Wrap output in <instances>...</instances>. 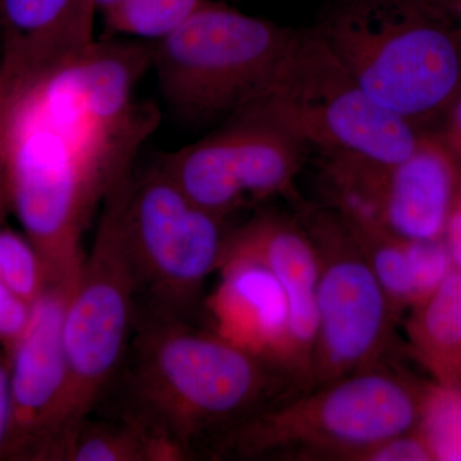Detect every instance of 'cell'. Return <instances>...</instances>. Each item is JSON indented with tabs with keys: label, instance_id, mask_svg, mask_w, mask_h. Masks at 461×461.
I'll return each mask as SVG.
<instances>
[{
	"label": "cell",
	"instance_id": "6da1fadb",
	"mask_svg": "<svg viewBox=\"0 0 461 461\" xmlns=\"http://www.w3.org/2000/svg\"><path fill=\"white\" fill-rule=\"evenodd\" d=\"M121 417L138 421L181 460L281 399L290 381L271 364L187 320L138 304L120 375Z\"/></svg>",
	"mask_w": 461,
	"mask_h": 461
},
{
	"label": "cell",
	"instance_id": "7a4b0ae2",
	"mask_svg": "<svg viewBox=\"0 0 461 461\" xmlns=\"http://www.w3.org/2000/svg\"><path fill=\"white\" fill-rule=\"evenodd\" d=\"M135 154L91 123L62 74L21 99L5 158L9 200L51 284L80 268L91 215L131 173Z\"/></svg>",
	"mask_w": 461,
	"mask_h": 461
},
{
	"label": "cell",
	"instance_id": "3957f363",
	"mask_svg": "<svg viewBox=\"0 0 461 461\" xmlns=\"http://www.w3.org/2000/svg\"><path fill=\"white\" fill-rule=\"evenodd\" d=\"M315 30L375 103L415 127L461 94L451 0H339Z\"/></svg>",
	"mask_w": 461,
	"mask_h": 461
},
{
	"label": "cell",
	"instance_id": "277c9868",
	"mask_svg": "<svg viewBox=\"0 0 461 461\" xmlns=\"http://www.w3.org/2000/svg\"><path fill=\"white\" fill-rule=\"evenodd\" d=\"M426 382L377 366L285 395L215 446L245 459L357 460L414 429Z\"/></svg>",
	"mask_w": 461,
	"mask_h": 461
},
{
	"label": "cell",
	"instance_id": "5b68a950",
	"mask_svg": "<svg viewBox=\"0 0 461 461\" xmlns=\"http://www.w3.org/2000/svg\"><path fill=\"white\" fill-rule=\"evenodd\" d=\"M232 117L275 127L323 154L397 162L418 127L375 103L315 29L294 33L272 74Z\"/></svg>",
	"mask_w": 461,
	"mask_h": 461
},
{
	"label": "cell",
	"instance_id": "8992f818",
	"mask_svg": "<svg viewBox=\"0 0 461 461\" xmlns=\"http://www.w3.org/2000/svg\"><path fill=\"white\" fill-rule=\"evenodd\" d=\"M103 202L90 254L85 256L63 318L68 381L47 460H56L69 435L114 384L131 342L138 287L124 242L121 203L124 181Z\"/></svg>",
	"mask_w": 461,
	"mask_h": 461
},
{
	"label": "cell",
	"instance_id": "52a82bcc",
	"mask_svg": "<svg viewBox=\"0 0 461 461\" xmlns=\"http://www.w3.org/2000/svg\"><path fill=\"white\" fill-rule=\"evenodd\" d=\"M294 33L203 0L176 32L154 44L163 96L190 122L232 115L272 74Z\"/></svg>",
	"mask_w": 461,
	"mask_h": 461
},
{
	"label": "cell",
	"instance_id": "ba28073f",
	"mask_svg": "<svg viewBox=\"0 0 461 461\" xmlns=\"http://www.w3.org/2000/svg\"><path fill=\"white\" fill-rule=\"evenodd\" d=\"M121 218L138 304L189 321L222 262L223 218L194 204L162 167L127 177Z\"/></svg>",
	"mask_w": 461,
	"mask_h": 461
},
{
	"label": "cell",
	"instance_id": "9c48e42d",
	"mask_svg": "<svg viewBox=\"0 0 461 461\" xmlns=\"http://www.w3.org/2000/svg\"><path fill=\"white\" fill-rule=\"evenodd\" d=\"M320 277L312 388L379 366L396 315L359 242L338 212L305 208Z\"/></svg>",
	"mask_w": 461,
	"mask_h": 461
},
{
	"label": "cell",
	"instance_id": "30bf717a",
	"mask_svg": "<svg viewBox=\"0 0 461 461\" xmlns=\"http://www.w3.org/2000/svg\"><path fill=\"white\" fill-rule=\"evenodd\" d=\"M339 213L372 221L405 240H441L456 205L461 165L437 135H421L397 162L323 154Z\"/></svg>",
	"mask_w": 461,
	"mask_h": 461
},
{
	"label": "cell",
	"instance_id": "8fae6325",
	"mask_svg": "<svg viewBox=\"0 0 461 461\" xmlns=\"http://www.w3.org/2000/svg\"><path fill=\"white\" fill-rule=\"evenodd\" d=\"M80 269L53 282L33 303L26 330L9 350L12 429L5 459L47 460L68 381L63 318Z\"/></svg>",
	"mask_w": 461,
	"mask_h": 461
},
{
	"label": "cell",
	"instance_id": "7c38bea8",
	"mask_svg": "<svg viewBox=\"0 0 461 461\" xmlns=\"http://www.w3.org/2000/svg\"><path fill=\"white\" fill-rule=\"evenodd\" d=\"M223 257L256 260L280 284L286 302L280 369L297 391L309 390L317 333L320 266L308 232L299 221L272 215L256 218L227 235Z\"/></svg>",
	"mask_w": 461,
	"mask_h": 461
},
{
	"label": "cell",
	"instance_id": "4fadbf2b",
	"mask_svg": "<svg viewBox=\"0 0 461 461\" xmlns=\"http://www.w3.org/2000/svg\"><path fill=\"white\" fill-rule=\"evenodd\" d=\"M90 0H0V71L29 93L94 41Z\"/></svg>",
	"mask_w": 461,
	"mask_h": 461
},
{
	"label": "cell",
	"instance_id": "5bb4252c",
	"mask_svg": "<svg viewBox=\"0 0 461 461\" xmlns=\"http://www.w3.org/2000/svg\"><path fill=\"white\" fill-rule=\"evenodd\" d=\"M153 42L94 41L60 69L93 124L115 139L142 144L158 113L136 105L133 90L153 67Z\"/></svg>",
	"mask_w": 461,
	"mask_h": 461
},
{
	"label": "cell",
	"instance_id": "9a60e30c",
	"mask_svg": "<svg viewBox=\"0 0 461 461\" xmlns=\"http://www.w3.org/2000/svg\"><path fill=\"white\" fill-rule=\"evenodd\" d=\"M218 272L221 280L204 303L212 332L281 372L286 302L280 284L247 258L223 257Z\"/></svg>",
	"mask_w": 461,
	"mask_h": 461
},
{
	"label": "cell",
	"instance_id": "2e32d148",
	"mask_svg": "<svg viewBox=\"0 0 461 461\" xmlns=\"http://www.w3.org/2000/svg\"><path fill=\"white\" fill-rule=\"evenodd\" d=\"M211 140L224 190L238 208L286 193L302 167L304 147L259 121L232 117Z\"/></svg>",
	"mask_w": 461,
	"mask_h": 461
},
{
	"label": "cell",
	"instance_id": "e0dca14e",
	"mask_svg": "<svg viewBox=\"0 0 461 461\" xmlns=\"http://www.w3.org/2000/svg\"><path fill=\"white\" fill-rule=\"evenodd\" d=\"M406 324L412 357L441 386L461 390V271L454 268Z\"/></svg>",
	"mask_w": 461,
	"mask_h": 461
},
{
	"label": "cell",
	"instance_id": "ac0fdd59",
	"mask_svg": "<svg viewBox=\"0 0 461 461\" xmlns=\"http://www.w3.org/2000/svg\"><path fill=\"white\" fill-rule=\"evenodd\" d=\"M66 461H176L177 453L138 421L86 418L69 435L57 455Z\"/></svg>",
	"mask_w": 461,
	"mask_h": 461
},
{
	"label": "cell",
	"instance_id": "d6986e66",
	"mask_svg": "<svg viewBox=\"0 0 461 461\" xmlns=\"http://www.w3.org/2000/svg\"><path fill=\"white\" fill-rule=\"evenodd\" d=\"M339 213V212H338ZM359 242L396 317L415 305V288L405 239L372 221L339 213Z\"/></svg>",
	"mask_w": 461,
	"mask_h": 461
},
{
	"label": "cell",
	"instance_id": "ffe728a7",
	"mask_svg": "<svg viewBox=\"0 0 461 461\" xmlns=\"http://www.w3.org/2000/svg\"><path fill=\"white\" fill-rule=\"evenodd\" d=\"M203 0H118L103 12L105 25L114 32L151 42L178 29Z\"/></svg>",
	"mask_w": 461,
	"mask_h": 461
},
{
	"label": "cell",
	"instance_id": "44dd1931",
	"mask_svg": "<svg viewBox=\"0 0 461 461\" xmlns=\"http://www.w3.org/2000/svg\"><path fill=\"white\" fill-rule=\"evenodd\" d=\"M417 429L433 461H461V390L426 382Z\"/></svg>",
	"mask_w": 461,
	"mask_h": 461
},
{
	"label": "cell",
	"instance_id": "7402d4cb",
	"mask_svg": "<svg viewBox=\"0 0 461 461\" xmlns=\"http://www.w3.org/2000/svg\"><path fill=\"white\" fill-rule=\"evenodd\" d=\"M0 284L33 304L50 286L47 264L25 233L0 227Z\"/></svg>",
	"mask_w": 461,
	"mask_h": 461
},
{
	"label": "cell",
	"instance_id": "603a6c76",
	"mask_svg": "<svg viewBox=\"0 0 461 461\" xmlns=\"http://www.w3.org/2000/svg\"><path fill=\"white\" fill-rule=\"evenodd\" d=\"M405 247L414 281L415 305H418L450 275L454 263L444 239L405 240Z\"/></svg>",
	"mask_w": 461,
	"mask_h": 461
},
{
	"label": "cell",
	"instance_id": "cb8c5ba5",
	"mask_svg": "<svg viewBox=\"0 0 461 461\" xmlns=\"http://www.w3.org/2000/svg\"><path fill=\"white\" fill-rule=\"evenodd\" d=\"M360 461H433L429 446L420 430L402 433L375 445L360 455Z\"/></svg>",
	"mask_w": 461,
	"mask_h": 461
},
{
	"label": "cell",
	"instance_id": "d4e9b609",
	"mask_svg": "<svg viewBox=\"0 0 461 461\" xmlns=\"http://www.w3.org/2000/svg\"><path fill=\"white\" fill-rule=\"evenodd\" d=\"M32 304L0 284V350L9 353L32 317Z\"/></svg>",
	"mask_w": 461,
	"mask_h": 461
},
{
	"label": "cell",
	"instance_id": "484cf974",
	"mask_svg": "<svg viewBox=\"0 0 461 461\" xmlns=\"http://www.w3.org/2000/svg\"><path fill=\"white\" fill-rule=\"evenodd\" d=\"M26 95L0 71V175L5 172L9 132L21 99Z\"/></svg>",
	"mask_w": 461,
	"mask_h": 461
},
{
	"label": "cell",
	"instance_id": "4316f807",
	"mask_svg": "<svg viewBox=\"0 0 461 461\" xmlns=\"http://www.w3.org/2000/svg\"><path fill=\"white\" fill-rule=\"evenodd\" d=\"M12 429L11 373L8 354L0 350V459L7 456Z\"/></svg>",
	"mask_w": 461,
	"mask_h": 461
},
{
	"label": "cell",
	"instance_id": "83f0119b",
	"mask_svg": "<svg viewBox=\"0 0 461 461\" xmlns=\"http://www.w3.org/2000/svg\"><path fill=\"white\" fill-rule=\"evenodd\" d=\"M444 126L437 133L439 140L453 153L461 165V94L445 112Z\"/></svg>",
	"mask_w": 461,
	"mask_h": 461
},
{
	"label": "cell",
	"instance_id": "f1b7e54d",
	"mask_svg": "<svg viewBox=\"0 0 461 461\" xmlns=\"http://www.w3.org/2000/svg\"><path fill=\"white\" fill-rule=\"evenodd\" d=\"M444 241L450 253L454 268L461 271V211L455 209L446 227Z\"/></svg>",
	"mask_w": 461,
	"mask_h": 461
},
{
	"label": "cell",
	"instance_id": "f546056e",
	"mask_svg": "<svg viewBox=\"0 0 461 461\" xmlns=\"http://www.w3.org/2000/svg\"><path fill=\"white\" fill-rule=\"evenodd\" d=\"M11 200H9L7 173L0 175V227L5 223V217L11 212Z\"/></svg>",
	"mask_w": 461,
	"mask_h": 461
},
{
	"label": "cell",
	"instance_id": "4dcf8cb0",
	"mask_svg": "<svg viewBox=\"0 0 461 461\" xmlns=\"http://www.w3.org/2000/svg\"><path fill=\"white\" fill-rule=\"evenodd\" d=\"M118 0H90L91 5L95 7L96 11H107L112 5H114Z\"/></svg>",
	"mask_w": 461,
	"mask_h": 461
},
{
	"label": "cell",
	"instance_id": "1f68e13d",
	"mask_svg": "<svg viewBox=\"0 0 461 461\" xmlns=\"http://www.w3.org/2000/svg\"><path fill=\"white\" fill-rule=\"evenodd\" d=\"M455 14L461 23V0H453Z\"/></svg>",
	"mask_w": 461,
	"mask_h": 461
},
{
	"label": "cell",
	"instance_id": "d6a6232c",
	"mask_svg": "<svg viewBox=\"0 0 461 461\" xmlns=\"http://www.w3.org/2000/svg\"><path fill=\"white\" fill-rule=\"evenodd\" d=\"M455 209H459V211H461V173H460L459 187H457L456 205H455Z\"/></svg>",
	"mask_w": 461,
	"mask_h": 461
},
{
	"label": "cell",
	"instance_id": "836d02e7",
	"mask_svg": "<svg viewBox=\"0 0 461 461\" xmlns=\"http://www.w3.org/2000/svg\"><path fill=\"white\" fill-rule=\"evenodd\" d=\"M3 59V41H2V30H0V66H2Z\"/></svg>",
	"mask_w": 461,
	"mask_h": 461
}]
</instances>
